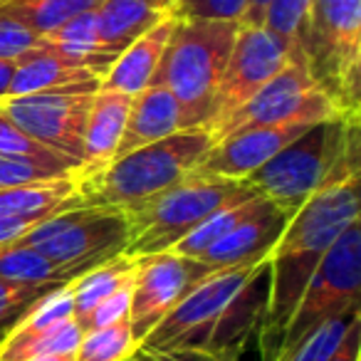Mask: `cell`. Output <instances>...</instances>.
Returning <instances> with one entry per match:
<instances>
[{"label": "cell", "mask_w": 361, "mask_h": 361, "mask_svg": "<svg viewBox=\"0 0 361 361\" xmlns=\"http://www.w3.org/2000/svg\"><path fill=\"white\" fill-rule=\"evenodd\" d=\"M359 161L361 154L346 159L324 180V186L287 221L285 231L267 252L270 282H267L262 319H265V336L275 349L319 260L334 245L336 238L351 223L359 221Z\"/></svg>", "instance_id": "6da1fadb"}, {"label": "cell", "mask_w": 361, "mask_h": 361, "mask_svg": "<svg viewBox=\"0 0 361 361\" xmlns=\"http://www.w3.org/2000/svg\"><path fill=\"white\" fill-rule=\"evenodd\" d=\"M267 275V257L213 270L146 334L141 349L216 359L238 346L235 334L252 322V295Z\"/></svg>", "instance_id": "7a4b0ae2"}, {"label": "cell", "mask_w": 361, "mask_h": 361, "mask_svg": "<svg viewBox=\"0 0 361 361\" xmlns=\"http://www.w3.org/2000/svg\"><path fill=\"white\" fill-rule=\"evenodd\" d=\"M211 146V134L201 126L180 129L119 156L97 176L80 180V198L87 206L134 211L193 173Z\"/></svg>", "instance_id": "3957f363"}, {"label": "cell", "mask_w": 361, "mask_h": 361, "mask_svg": "<svg viewBox=\"0 0 361 361\" xmlns=\"http://www.w3.org/2000/svg\"><path fill=\"white\" fill-rule=\"evenodd\" d=\"M356 154L359 121H322L247 176L245 183L287 216H295L324 180Z\"/></svg>", "instance_id": "277c9868"}, {"label": "cell", "mask_w": 361, "mask_h": 361, "mask_svg": "<svg viewBox=\"0 0 361 361\" xmlns=\"http://www.w3.org/2000/svg\"><path fill=\"white\" fill-rule=\"evenodd\" d=\"M240 23L176 20L151 85H161L178 99L183 126H203L213 94L231 57Z\"/></svg>", "instance_id": "5b68a950"}, {"label": "cell", "mask_w": 361, "mask_h": 361, "mask_svg": "<svg viewBox=\"0 0 361 361\" xmlns=\"http://www.w3.org/2000/svg\"><path fill=\"white\" fill-rule=\"evenodd\" d=\"M302 57L341 114L361 121V0H310Z\"/></svg>", "instance_id": "8992f818"}, {"label": "cell", "mask_w": 361, "mask_h": 361, "mask_svg": "<svg viewBox=\"0 0 361 361\" xmlns=\"http://www.w3.org/2000/svg\"><path fill=\"white\" fill-rule=\"evenodd\" d=\"M131 235L126 211L80 203L35 223L20 240L80 277L92 267L126 255Z\"/></svg>", "instance_id": "52a82bcc"}, {"label": "cell", "mask_w": 361, "mask_h": 361, "mask_svg": "<svg viewBox=\"0 0 361 361\" xmlns=\"http://www.w3.org/2000/svg\"><path fill=\"white\" fill-rule=\"evenodd\" d=\"M245 180L211 178V176L188 173L186 178L171 186L154 201L134 208L129 213L131 243L126 247L129 257L169 252L178 240L198 228L216 208H221L233 196L247 191Z\"/></svg>", "instance_id": "ba28073f"}, {"label": "cell", "mask_w": 361, "mask_h": 361, "mask_svg": "<svg viewBox=\"0 0 361 361\" xmlns=\"http://www.w3.org/2000/svg\"><path fill=\"white\" fill-rule=\"evenodd\" d=\"M361 223H351L334 240L312 272L290 319L277 341L275 354H285L300 344L312 329L326 319L361 312ZM272 354V356H275Z\"/></svg>", "instance_id": "9c48e42d"}, {"label": "cell", "mask_w": 361, "mask_h": 361, "mask_svg": "<svg viewBox=\"0 0 361 361\" xmlns=\"http://www.w3.org/2000/svg\"><path fill=\"white\" fill-rule=\"evenodd\" d=\"M356 121L346 119L341 109L314 85L305 60L290 57L285 67L238 109L213 134V144L233 131L262 124H322V121Z\"/></svg>", "instance_id": "30bf717a"}, {"label": "cell", "mask_w": 361, "mask_h": 361, "mask_svg": "<svg viewBox=\"0 0 361 361\" xmlns=\"http://www.w3.org/2000/svg\"><path fill=\"white\" fill-rule=\"evenodd\" d=\"M290 62L287 47L262 25H240L231 57L213 94L208 119L201 129L216 134L238 109L247 104Z\"/></svg>", "instance_id": "8fae6325"}, {"label": "cell", "mask_w": 361, "mask_h": 361, "mask_svg": "<svg viewBox=\"0 0 361 361\" xmlns=\"http://www.w3.org/2000/svg\"><path fill=\"white\" fill-rule=\"evenodd\" d=\"M97 90L99 82H85L40 94L8 97L0 106L25 134L80 166L82 134Z\"/></svg>", "instance_id": "7c38bea8"}, {"label": "cell", "mask_w": 361, "mask_h": 361, "mask_svg": "<svg viewBox=\"0 0 361 361\" xmlns=\"http://www.w3.org/2000/svg\"><path fill=\"white\" fill-rule=\"evenodd\" d=\"M208 267L191 257L173 252L136 257V275L131 282V314L129 324L134 339H146L151 329L208 275Z\"/></svg>", "instance_id": "4fadbf2b"}, {"label": "cell", "mask_w": 361, "mask_h": 361, "mask_svg": "<svg viewBox=\"0 0 361 361\" xmlns=\"http://www.w3.org/2000/svg\"><path fill=\"white\" fill-rule=\"evenodd\" d=\"M310 126L314 124H262L233 131L208 149V154L193 169V173L211 176V178L245 180L260 166H265L272 156L280 154L287 144L305 134Z\"/></svg>", "instance_id": "5bb4252c"}, {"label": "cell", "mask_w": 361, "mask_h": 361, "mask_svg": "<svg viewBox=\"0 0 361 361\" xmlns=\"http://www.w3.org/2000/svg\"><path fill=\"white\" fill-rule=\"evenodd\" d=\"M292 216H287L285 211H280L277 206H272L267 198H260L257 208L245 218L243 223H238L226 238L211 245L198 262L206 265L208 270H223V267L233 265H245V262H255L267 257L270 247L275 245V240L280 238V233L285 231L287 221Z\"/></svg>", "instance_id": "9a60e30c"}, {"label": "cell", "mask_w": 361, "mask_h": 361, "mask_svg": "<svg viewBox=\"0 0 361 361\" xmlns=\"http://www.w3.org/2000/svg\"><path fill=\"white\" fill-rule=\"evenodd\" d=\"M131 94L114 90L94 92L92 109L87 116L85 134H82V154H80V180L97 176L116 159L119 141L124 134L126 116H129Z\"/></svg>", "instance_id": "2e32d148"}, {"label": "cell", "mask_w": 361, "mask_h": 361, "mask_svg": "<svg viewBox=\"0 0 361 361\" xmlns=\"http://www.w3.org/2000/svg\"><path fill=\"white\" fill-rule=\"evenodd\" d=\"M180 129L186 126H183V111H180L178 99L166 87L149 85L146 90L131 94L129 116H126L116 159L146 144L166 139Z\"/></svg>", "instance_id": "e0dca14e"}, {"label": "cell", "mask_w": 361, "mask_h": 361, "mask_svg": "<svg viewBox=\"0 0 361 361\" xmlns=\"http://www.w3.org/2000/svg\"><path fill=\"white\" fill-rule=\"evenodd\" d=\"M173 25L176 18L166 16L149 32H144L139 40L131 42L126 50H121L116 55L114 65L109 67V72L99 80V87L124 92V94H136V92L146 90L154 80L161 57H164L166 42L173 32Z\"/></svg>", "instance_id": "ac0fdd59"}, {"label": "cell", "mask_w": 361, "mask_h": 361, "mask_svg": "<svg viewBox=\"0 0 361 361\" xmlns=\"http://www.w3.org/2000/svg\"><path fill=\"white\" fill-rule=\"evenodd\" d=\"M80 203V178H55L0 188V218L23 221L30 226Z\"/></svg>", "instance_id": "d6986e66"}, {"label": "cell", "mask_w": 361, "mask_h": 361, "mask_svg": "<svg viewBox=\"0 0 361 361\" xmlns=\"http://www.w3.org/2000/svg\"><path fill=\"white\" fill-rule=\"evenodd\" d=\"M85 82H99V77H94L85 67L62 60L47 47L37 45L16 60V72H13L8 97L40 94V92L65 90V87L85 85Z\"/></svg>", "instance_id": "ffe728a7"}, {"label": "cell", "mask_w": 361, "mask_h": 361, "mask_svg": "<svg viewBox=\"0 0 361 361\" xmlns=\"http://www.w3.org/2000/svg\"><path fill=\"white\" fill-rule=\"evenodd\" d=\"M37 45L47 47L55 55H60L62 60L72 62L77 67H85L94 77H104L109 72V67L114 65L116 55L106 52L99 45V35H97V18L94 8L80 16L70 18L67 23H62L60 27L50 30L47 35H42L37 40Z\"/></svg>", "instance_id": "44dd1931"}, {"label": "cell", "mask_w": 361, "mask_h": 361, "mask_svg": "<svg viewBox=\"0 0 361 361\" xmlns=\"http://www.w3.org/2000/svg\"><path fill=\"white\" fill-rule=\"evenodd\" d=\"M166 16V11L144 0H99L94 6L99 45L111 55H119Z\"/></svg>", "instance_id": "7402d4cb"}, {"label": "cell", "mask_w": 361, "mask_h": 361, "mask_svg": "<svg viewBox=\"0 0 361 361\" xmlns=\"http://www.w3.org/2000/svg\"><path fill=\"white\" fill-rule=\"evenodd\" d=\"M82 334L85 329L75 317L52 329H8L6 336L0 339V361H27L50 354H75Z\"/></svg>", "instance_id": "603a6c76"}, {"label": "cell", "mask_w": 361, "mask_h": 361, "mask_svg": "<svg viewBox=\"0 0 361 361\" xmlns=\"http://www.w3.org/2000/svg\"><path fill=\"white\" fill-rule=\"evenodd\" d=\"M260 198L262 196H257L252 188H247V191L233 196L231 201H226L221 208H216V211H213L211 216L201 223V226L193 228L183 240L176 243L169 252L180 255V257H191V260H198L208 247L216 245V243L221 240V238H226L228 233L238 226V223L245 221V218L257 208Z\"/></svg>", "instance_id": "cb8c5ba5"}, {"label": "cell", "mask_w": 361, "mask_h": 361, "mask_svg": "<svg viewBox=\"0 0 361 361\" xmlns=\"http://www.w3.org/2000/svg\"><path fill=\"white\" fill-rule=\"evenodd\" d=\"M136 275V257L119 255L114 260L97 265L72 280V302H75V319L85 322V317L94 310L99 302H104L109 295L121 290L124 285H131Z\"/></svg>", "instance_id": "d4e9b609"}, {"label": "cell", "mask_w": 361, "mask_h": 361, "mask_svg": "<svg viewBox=\"0 0 361 361\" xmlns=\"http://www.w3.org/2000/svg\"><path fill=\"white\" fill-rule=\"evenodd\" d=\"M0 277L20 282V285L45 287V290H55V287L77 280L70 270L57 265L35 247L25 245L23 240H16L13 245L0 250Z\"/></svg>", "instance_id": "484cf974"}, {"label": "cell", "mask_w": 361, "mask_h": 361, "mask_svg": "<svg viewBox=\"0 0 361 361\" xmlns=\"http://www.w3.org/2000/svg\"><path fill=\"white\" fill-rule=\"evenodd\" d=\"M97 3L99 0H0V13L42 37L70 18L92 11Z\"/></svg>", "instance_id": "4316f807"}, {"label": "cell", "mask_w": 361, "mask_h": 361, "mask_svg": "<svg viewBox=\"0 0 361 361\" xmlns=\"http://www.w3.org/2000/svg\"><path fill=\"white\" fill-rule=\"evenodd\" d=\"M129 319L109 326H97L82 334L75 349V361H129L139 351Z\"/></svg>", "instance_id": "83f0119b"}, {"label": "cell", "mask_w": 361, "mask_h": 361, "mask_svg": "<svg viewBox=\"0 0 361 361\" xmlns=\"http://www.w3.org/2000/svg\"><path fill=\"white\" fill-rule=\"evenodd\" d=\"M310 0H270L265 11L262 27L277 37L287 47L290 57H302V40H305V23Z\"/></svg>", "instance_id": "f1b7e54d"}, {"label": "cell", "mask_w": 361, "mask_h": 361, "mask_svg": "<svg viewBox=\"0 0 361 361\" xmlns=\"http://www.w3.org/2000/svg\"><path fill=\"white\" fill-rule=\"evenodd\" d=\"M356 317H361V312H354L349 317L326 319L324 324L312 329L300 344H295L285 354H275L270 361H329L331 354L339 349L341 339L346 336V329H349Z\"/></svg>", "instance_id": "f546056e"}, {"label": "cell", "mask_w": 361, "mask_h": 361, "mask_svg": "<svg viewBox=\"0 0 361 361\" xmlns=\"http://www.w3.org/2000/svg\"><path fill=\"white\" fill-rule=\"evenodd\" d=\"M0 154L3 156H18V159H32L40 161V164L55 166V169H65V171H75L80 176V166L77 161L67 159V156L57 154V151L47 149L45 144L35 141L30 134L20 129L11 116L3 111L0 106Z\"/></svg>", "instance_id": "4dcf8cb0"}, {"label": "cell", "mask_w": 361, "mask_h": 361, "mask_svg": "<svg viewBox=\"0 0 361 361\" xmlns=\"http://www.w3.org/2000/svg\"><path fill=\"white\" fill-rule=\"evenodd\" d=\"M247 0H169L176 20H231L240 23Z\"/></svg>", "instance_id": "1f68e13d"}, {"label": "cell", "mask_w": 361, "mask_h": 361, "mask_svg": "<svg viewBox=\"0 0 361 361\" xmlns=\"http://www.w3.org/2000/svg\"><path fill=\"white\" fill-rule=\"evenodd\" d=\"M55 178H80V176L75 171L55 169V166L40 164V161L0 154V188L42 183V180H55Z\"/></svg>", "instance_id": "d6a6232c"}, {"label": "cell", "mask_w": 361, "mask_h": 361, "mask_svg": "<svg viewBox=\"0 0 361 361\" xmlns=\"http://www.w3.org/2000/svg\"><path fill=\"white\" fill-rule=\"evenodd\" d=\"M45 292V287H32V285H20L0 277V339L6 336V331L20 319L27 312V307L35 305Z\"/></svg>", "instance_id": "836d02e7"}, {"label": "cell", "mask_w": 361, "mask_h": 361, "mask_svg": "<svg viewBox=\"0 0 361 361\" xmlns=\"http://www.w3.org/2000/svg\"><path fill=\"white\" fill-rule=\"evenodd\" d=\"M131 314V285H124L121 290H116L114 295H109L104 302L94 307L90 314L82 322V329H97V326H109L116 322H126Z\"/></svg>", "instance_id": "e575fe53"}, {"label": "cell", "mask_w": 361, "mask_h": 361, "mask_svg": "<svg viewBox=\"0 0 361 361\" xmlns=\"http://www.w3.org/2000/svg\"><path fill=\"white\" fill-rule=\"evenodd\" d=\"M37 40L40 37L35 32H30L6 13H0V60H18L37 47Z\"/></svg>", "instance_id": "d590c367"}, {"label": "cell", "mask_w": 361, "mask_h": 361, "mask_svg": "<svg viewBox=\"0 0 361 361\" xmlns=\"http://www.w3.org/2000/svg\"><path fill=\"white\" fill-rule=\"evenodd\" d=\"M359 349H361V317H356L349 329H346V336L341 339L339 349L331 354L329 361H359Z\"/></svg>", "instance_id": "8d00e7d4"}, {"label": "cell", "mask_w": 361, "mask_h": 361, "mask_svg": "<svg viewBox=\"0 0 361 361\" xmlns=\"http://www.w3.org/2000/svg\"><path fill=\"white\" fill-rule=\"evenodd\" d=\"M30 223L23 221H8V218H0V250L8 245H13L16 240H20L27 231H30Z\"/></svg>", "instance_id": "74e56055"}, {"label": "cell", "mask_w": 361, "mask_h": 361, "mask_svg": "<svg viewBox=\"0 0 361 361\" xmlns=\"http://www.w3.org/2000/svg\"><path fill=\"white\" fill-rule=\"evenodd\" d=\"M129 361H216L208 356H196V354H154V351L139 349Z\"/></svg>", "instance_id": "f35d334b"}, {"label": "cell", "mask_w": 361, "mask_h": 361, "mask_svg": "<svg viewBox=\"0 0 361 361\" xmlns=\"http://www.w3.org/2000/svg\"><path fill=\"white\" fill-rule=\"evenodd\" d=\"M267 3H270V0H247L240 25H262V20H265Z\"/></svg>", "instance_id": "ab89813d"}, {"label": "cell", "mask_w": 361, "mask_h": 361, "mask_svg": "<svg viewBox=\"0 0 361 361\" xmlns=\"http://www.w3.org/2000/svg\"><path fill=\"white\" fill-rule=\"evenodd\" d=\"M13 72H16V60H0V102L8 99Z\"/></svg>", "instance_id": "60d3db41"}, {"label": "cell", "mask_w": 361, "mask_h": 361, "mask_svg": "<svg viewBox=\"0 0 361 361\" xmlns=\"http://www.w3.org/2000/svg\"><path fill=\"white\" fill-rule=\"evenodd\" d=\"M238 354H240V346H231V349L221 351V354L216 356V361H240Z\"/></svg>", "instance_id": "b9f144b4"}, {"label": "cell", "mask_w": 361, "mask_h": 361, "mask_svg": "<svg viewBox=\"0 0 361 361\" xmlns=\"http://www.w3.org/2000/svg\"><path fill=\"white\" fill-rule=\"evenodd\" d=\"M27 361H75V354H50V356H37V359Z\"/></svg>", "instance_id": "7bdbcfd3"}, {"label": "cell", "mask_w": 361, "mask_h": 361, "mask_svg": "<svg viewBox=\"0 0 361 361\" xmlns=\"http://www.w3.org/2000/svg\"><path fill=\"white\" fill-rule=\"evenodd\" d=\"M144 3H149V6L161 8V11H166V13H169V0H144Z\"/></svg>", "instance_id": "ee69618b"}]
</instances>
